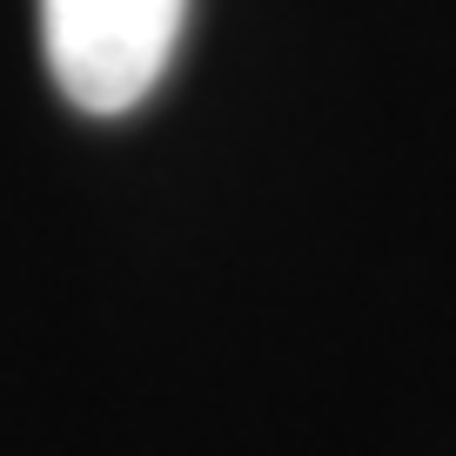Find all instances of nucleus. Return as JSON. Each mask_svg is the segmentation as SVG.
Instances as JSON below:
<instances>
[{
    "label": "nucleus",
    "instance_id": "1",
    "mask_svg": "<svg viewBox=\"0 0 456 456\" xmlns=\"http://www.w3.org/2000/svg\"><path fill=\"white\" fill-rule=\"evenodd\" d=\"M188 0H41L54 87L81 114H128L168 74Z\"/></svg>",
    "mask_w": 456,
    "mask_h": 456
}]
</instances>
